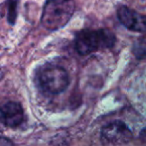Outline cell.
I'll return each instance as SVG.
<instances>
[{"label": "cell", "mask_w": 146, "mask_h": 146, "mask_svg": "<svg viewBox=\"0 0 146 146\" xmlns=\"http://www.w3.org/2000/svg\"><path fill=\"white\" fill-rule=\"evenodd\" d=\"M74 9V0H47L41 17L42 25L50 31L62 28L72 18Z\"/></svg>", "instance_id": "obj_1"}, {"label": "cell", "mask_w": 146, "mask_h": 146, "mask_svg": "<svg viewBox=\"0 0 146 146\" xmlns=\"http://www.w3.org/2000/svg\"><path fill=\"white\" fill-rule=\"evenodd\" d=\"M115 42V36L109 29L83 30L75 38V49L80 55H88L101 49L110 48Z\"/></svg>", "instance_id": "obj_2"}, {"label": "cell", "mask_w": 146, "mask_h": 146, "mask_svg": "<svg viewBox=\"0 0 146 146\" xmlns=\"http://www.w3.org/2000/svg\"><path fill=\"white\" fill-rule=\"evenodd\" d=\"M40 86L51 94H59L64 92L69 83L68 72L60 66L46 64L38 74Z\"/></svg>", "instance_id": "obj_3"}, {"label": "cell", "mask_w": 146, "mask_h": 146, "mask_svg": "<svg viewBox=\"0 0 146 146\" xmlns=\"http://www.w3.org/2000/svg\"><path fill=\"white\" fill-rule=\"evenodd\" d=\"M133 133L128 126L121 121H115L104 126L101 131V140L104 145H121L133 139Z\"/></svg>", "instance_id": "obj_4"}, {"label": "cell", "mask_w": 146, "mask_h": 146, "mask_svg": "<svg viewBox=\"0 0 146 146\" xmlns=\"http://www.w3.org/2000/svg\"><path fill=\"white\" fill-rule=\"evenodd\" d=\"M117 15L121 24L127 29L139 33L146 32L145 15H141L127 6L120 7L117 11Z\"/></svg>", "instance_id": "obj_5"}, {"label": "cell", "mask_w": 146, "mask_h": 146, "mask_svg": "<svg viewBox=\"0 0 146 146\" xmlns=\"http://www.w3.org/2000/svg\"><path fill=\"white\" fill-rule=\"evenodd\" d=\"M0 112L6 127H15L23 121L24 113L19 103L14 101L7 102L0 107Z\"/></svg>", "instance_id": "obj_6"}, {"label": "cell", "mask_w": 146, "mask_h": 146, "mask_svg": "<svg viewBox=\"0 0 146 146\" xmlns=\"http://www.w3.org/2000/svg\"><path fill=\"white\" fill-rule=\"evenodd\" d=\"M18 9V1L17 0H9L7 3V19L9 24L13 25L15 22L17 17Z\"/></svg>", "instance_id": "obj_7"}, {"label": "cell", "mask_w": 146, "mask_h": 146, "mask_svg": "<svg viewBox=\"0 0 146 146\" xmlns=\"http://www.w3.org/2000/svg\"><path fill=\"white\" fill-rule=\"evenodd\" d=\"M134 53L138 58H144L146 56V41H141L139 42V44L135 46L134 48Z\"/></svg>", "instance_id": "obj_8"}, {"label": "cell", "mask_w": 146, "mask_h": 146, "mask_svg": "<svg viewBox=\"0 0 146 146\" xmlns=\"http://www.w3.org/2000/svg\"><path fill=\"white\" fill-rule=\"evenodd\" d=\"M0 146H14V145L9 139L0 137Z\"/></svg>", "instance_id": "obj_9"}, {"label": "cell", "mask_w": 146, "mask_h": 146, "mask_svg": "<svg viewBox=\"0 0 146 146\" xmlns=\"http://www.w3.org/2000/svg\"><path fill=\"white\" fill-rule=\"evenodd\" d=\"M140 139H141V140L145 144H146V127L141 131V133H140Z\"/></svg>", "instance_id": "obj_10"}, {"label": "cell", "mask_w": 146, "mask_h": 146, "mask_svg": "<svg viewBox=\"0 0 146 146\" xmlns=\"http://www.w3.org/2000/svg\"><path fill=\"white\" fill-rule=\"evenodd\" d=\"M4 127H6V126H5V124L3 122V117H2V115H1V112H0V133L3 130Z\"/></svg>", "instance_id": "obj_11"}, {"label": "cell", "mask_w": 146, "mask_h": 146, "mask_svg": "<svg viewBox=\"0 0 146 146\" xmlns=\"http://www.w3.org/2000/svg\"><path fill=\"white\" fill-rule=\"evenodd\" d=\"M3 6H0V17L2 16V14H3Z\"/></svg>", "instance_id": "obj_12"}, {"label": "cell", "mask_w": 146, "mask_h": 146, "mask_svg": "<svg viewBox=\"0 0 146 146\" xmlns=\"http://www.w3.org/2000/svg\"><path fill=\"white\" fill-rule=\"evenodd\" d=\"M2 77H3V71H2V69L0 68V80L2 79Z\"/></svg>", "instance_id": "obj_13"}]
</instances>
